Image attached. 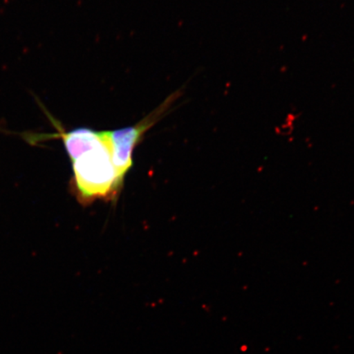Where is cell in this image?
<instances>
[{"label": "cell", "instance_id": "obj_2", "mask_svg": "<svg viewBox=\"0 0 354 354\" xmlns=\"http://www.w3.org/2000/svg\"><path fill=\"white\" fill-rule=\"evenodd\" d=\"M176 99L177 93H174L159 105L158 108L136 125L118 130L105 131L112 153L113 165L122 183L124 177L132 167V155L137 145L143 138L145 133L163 117Z\"/></svg>", "mask_w": 354, "mask_h": 354}, {"label": "cell", "instance_id": "obj_1", "mask_svg": "<svg viewBox=\"0 0 354 354\" xmlns=\"http://www.w3.org/2000/svg\"><path fill=\"white\" fill-rule=\"evenodd\" d=\"M73 185L79 201L91 203L117 196L122 181L115 168L105 131L94 147L72 161Z\"/></svg>", "mask_w": 354, "mask_h": 354}]
</instances>
